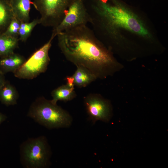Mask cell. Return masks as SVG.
<instances>
[{"instance_id": "6da1fadb", "label": "cell", "mask_w": 168, "mask_h": 168, "mask_svg": "<svg viewBox=\"0 0 168 168\" xmlns=\"http://www.w3.org/2000/svg\"><path fill=\"white\" fill-rule=\"evenodd\" d=\"M65 57L76 66H83L97 78L112 75L119 67L112 52L86 25L61 32L57 35Z\"/></svg>"}, {"instance_id": "ac0fdd59", "label": "cell", "mask_w": 168, "mask_h": 168, "mask_svg": "<svg viewBox=\"0 0 168 168\" xmlns=\"http://www.w3.org/2000/svg\"><path fill=\"white\" fill-rule=\"evenodd\" d=\"M4 74L0 71V89L6 82Z\"/></svg>"}, {"instance_id": "e0dca14e", "label": "cell", "mask_w": 168, "mask_h": 168, "mask_svg": "<svg viewBox=\"0 0 168 168\" xmlns=\"http://www.w3.org/2000/svg\"><path fill=\"white\" fill-rule=\"evenodd\" d=\"M21 23L20 21L14 16L3 33L13 37L18 38V32Z\"/></svg>"}, {"instance_id": "8fae6325", "label": "cell", "mask_w": 168, "mask_h": 168, "mask_svg": "<svg viewBox=\"0 0 168 168\" xmlns=\"http://www.w3.org/2000/svg\"><path fill=\"white\" fill-rule=\"evenodd\" d=\"M74 86H70L66 83L53 90L51 92L52 97L51 102L57 104L58 100L67 102L74 99L77 96Z\"/></svg>"}, {"instance_id": "52a82bcc", "label": "cell", "mask_w": 168, "mask_h": 168, "mask_svg": "<svg viewBox=\"0 0 168 168\" xmlns=\"http://www.w3.org/2000/svg\"><path fill=\"white\" fill-rule=\"evenodd\" d=\"M91 19L84 0H74L61 22L53 28L51 36L54 38L59 33L90 23Z\"/></svg>"}, {"instance_id": "30bf717a", "label": "cell", "mask_w": 168, "mask_h": 168, "mask_svg": "<svg viewBox=\"0 0 168 168\" xmlns=\"http://www.w3.org/2000/svg\"><path fill=\"white\" fill-rule=\"evenodd\" d=\"M14 16L21 23L29 22L32 0H11Z\"/></svg>"}, {"instance_id": "277c9868", "label": "cell", "mask_w": 168, "mask_h": 168, "mask_svg": "<svg viewBox=\"0 0 168 168\" xmlns=\"http://www.w3.org/2000/svg\"><path fill=\"white\" fill-rule=\"evenodd\" d=\"M21 164L27 168H44L50 162L51 152L45 137L29 138L20 147Z\"/></svg>"}, {"instance_id": "4fadbf2b", "label": "cell", "mask_w": 168, "mask_h": 168, "mask_svg": "<svg viewBox=\"0 0 168 168\" xmlns=\"http://www.w3.org/2000/svg\"><path fill=\"white\" fill-rule=\"evenodd\" d=\"M19 95L16 88L7 81L0 89V101L7 106L17 104Z\"/></svg>"}, {"instance_id": "8992f818", "label": "cell", "mask_w": 168, "mask_h": 168, "mask_svg": "<svg viewBox=\"0 0 168 168\" xmlns=\"http://www.w3.org/2000/svg\"><path fill=\"white\" fill-rule=\"evenodd\" d=\"M54 37L36 51L13 73L19 79H32L47 70L50 61L49 52Z\"/></svg>"}, {"instance_id": "5b68a950", "label": "cell", "mask_w": 168, "mask_h": 168, "mask_svg": "<svg viewBox=\"0 0 168 168\" xmlns=\"http://www.w3.org/2000/svg\"><path fill=\"white\" fill-rule=\"evenodd\" d=\"M73 0H32V2L40 14V24L53 29L61 22Z\"/></svg>"}, {"instance_id": "7c38bea8", "label": "cell", "mask_w": 168, "mask_h": 168, "mask_svg": "<svg viewBox=\"0 0 168 168\" xmlns=\"http://www.w3.org/2000/svg\"><path fill=\"white\" fill-rule=\"evenodd\" d=\"M76 67L77 69L72 76L75 86L79 88L85 87L97 79L86 68L80 66Z\"/></svg>"}, {"instance_id": "9c48e42d", "label": "cell", "mask_w": 168, "mask_h": 168, "mask_svg": "<svg viewBox=\"0 0 168 168\" xmlns=\"http://www.w3.org/2000/svg\"><path fill=\"white\" fill-rule=\"evenodd\" d=\"M26 61L23 56L14 52L0 58V71L4 74L9 72L14 73Z\"/></svg>"}, {"instance_id": "2e32d148", "label": "cell", "mask_w": 168, "mask_h": 168, "mask_svg": "<svg viewBox=\"0 0 168 168\" xmlns=\"http://www.w3.org/2000/svg\"><path fill=\"white\" fill-rule=\"evenodd\" d=\"M38 24H40L39 19H34L30 22L21 23L18 32L19 40L26 42L34 27Z\"/></svg>"}, {"instance_id": "7a4b0ae2", "label": "cell", "mask_w": 168, "mask_h": 168, "mask_svg": "<svg viewBox=\"0 0 168 168\" xmlns=\"http://www.w3.org/2000/svg\"><path fill=\"white\" fill-rule=\"evenodd\" d=\"M86 5L93 31L109 49L113 48L119 29L123 31L150 38V33L135 13L116 0H91Z\"/></svg>"}, {"instance_id": "ba28073f", "label": "cell", "mask_w": 168, "mask_h": 168, "mask_svg": "<svg viewBox=\"0 0 168 168\" xmlns=\"http://www.w3.org/2000/svg\"><path fill=\"white\" fill-rule=\"evenodd\" d=\"M84 103L89 119L94 123L98 120L108 122L112 116L110 101L100 94L91 93L84 98Z\"/></svg>"}, {"instance_id": "9a60e30c", "label": "cell", "mask_w": 168, "mask_h": 168, "mask_svg": "<svg viewBox=\"0 0 168 168\" xmlns=\"http://www.w3.org/2000/svg\"><path fill=\"white\" fill-rule=\"evenodd\" d=\"M19 41L18 38L0 33V58L14 53L18 46Z\"/></svg>"}, {"instance_id": "5bb4252c", "label": "cell", "mask_w": 168, "mask_h": 168, "mask_svg": "<svg viewBox=\"0 0 168 168\" xmlns=\"http://www.w3.org/2000/svg\"><path fill=\"white\" fill-rule=\"evenodd\" d=\"M14 17L11 0H0V33L5 31Z\"/></svg>"}, {"instance_id": "d6986e66", "label": "cell", "mask_w": 168, "mask_h": 168, "mask_svg": "<svg viewBox=\"0 0 168 168\" xmlns=\"http://www.w3.org/2000/svg\"><path fill=\"white\" fill-rule=\"evenodd\" d=\"M7 116L0 112V125L7 119Z\"/></svg>"}, {"instance_id": "3957f363", "label": "cell", "mask_w": 168, "mask_h": 168, "mask_svg": "<svg viewBox=\"0 0 168 168\" xmlns=\"http://www.w3.org/2000/svg\"><path fill=\"white\" fill-rule=\"evenodd\" d=\"M27 116L49 129L68 127L72 121L68 112L43 97L38 98L32 103Z\"/></svg>"}]
</instances>
